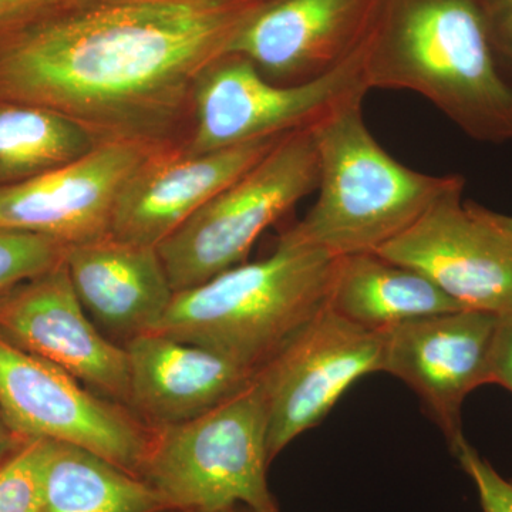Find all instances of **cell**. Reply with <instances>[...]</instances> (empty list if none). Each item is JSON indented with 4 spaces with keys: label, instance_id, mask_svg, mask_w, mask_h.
<instances>
[{
    "label": "cell",
    "instance_id": "cell-16",
    "mask_svg": "<svg viewBox=\"0 0 512 512\" xmlns=\"http://www.w3.org/2000/svg\"><path fill=\"white\" fill-rule=\"evenodd\" d=\"M67 272L89 318L107 338L153 332L174 299L157 248L109 234L67 248Z\"/></svg>",
    "mask_w": 512,
    "mask_h": 512
},
{
    "label": "cell",
    "instance_id": "cell-17",
    "mask_svg": "<svg viewBox=\"0 0 512 512\" xmlns=\"http://www.w3.org/2000/svg\"><path fill=\"white\" fill-rule=\"evenodd\" d=\"M128 406L158 426L201 416L248 386L256 372L210 349L147 332L124 343Z\"/></svg>",
    "mask_w": 512,
    "mask_h": 512
},
{
    "label": "cell",
    "instance_id": "cell-11",
    "mask_svg": "<svg viewBox=\"0 0 512 512\" xmlns=\"http://www.w3.org/2000/svg\"><path fill=\"white\" fill-rule=\"evenodd\" d=\"M500 316L461 311L409 320L383 333L382 372L406 383L453 450L466 439L461 409L490 384Z\"/></svg>",
    "mask_w": 512,
    "mask_h": 512
},
{
    "label": "cell",
    "instance_id": "cell-6",
    "mask_svg": "<svg viewBox=\"0 0 512 512\" xmlns=\"http://www.w3.org/2000/svg\"><path fill=\"white\" fill-rule=\"evenodd\" d=\"M311 127L292 131L157 247L174 292L245 264L266 228L318 188Z\"/></svg>",
    "mask_w": 512,
    "mask_h": 512
},
{
    "label": "cell",
    "instance_id": "cell-13",
    "mask_svg": "<svg viewBox=\"0 0 512 512\" xmlns=\"http://www.w3.org/2000/svg\"><path fill=\"white\" fill-rule=\"evenodd\" d=\"M0 336L128 406L126 348L107 338L84 311L64 261L0 296Z\"/></svg>",
    "mask_w": 512,
    "mask_h": 512
},
{
    "label": "cell",
    "instance_id": "cell-23",
    "mask_svg": "<svg viewBox=\"0 0 512 512\" xmlns=\"http://www.w3.org/2000/svg\"><path fill=\"white\" fill-rule=\"evenodd\" d=\"M451 453L476 485L483 512H512V478L500 476L467 439L461 440Z\"/></svg>",
    "mask_w": 512,
    "mask_h": 512
},
{
    "label": "cell",
    "instance_id": "cell-14",
    "mask_svg": "<svg viewBox=\"0 0 512 512\" xmlns=\"http://www.w3.org/2000/svg\"><path fill=\"white\" fill-rule=\"evenodd\" d=\"M382 0H268L229 53L247 57L276 84L313 82L366 42Z\"/></svg>",
    "mask_w": 512,
    "mask_h": 512
},
{
    "label": "cell",
    "instance_id": "cell-25",
    "mask_svg": "<svg viewBox=\"0 0 512 512\" xmlns=\"http://www.w3.org/2000/svg\"><path fill=\"white\" fill-rule=\"evenodd\" d=\"M67 0H0V37L52 12Z\"/></svg>",
    "mask_w": 512,
    "mask_h": 512
},
{
    "label": "cell",
    "instance_id": "cell-12",
    "mask_svg": "<svg viewBox=\"0 0 512 512\" xmlns=\"http://www.w3.org/2000/svg\"><path fill=\"white\" fill-rule=\"evenodd\" d=\"M160 147L104 141L79 160L22 183L2 185L0 229L42 235L66 248L106 237L121 191Z\"/></svg>",
    "mask_w": 512,
    "mask_h": 512
},
{
    "label": "cell",
    "instance_id": "cell-19",
    "mask_svg": "<svg viewBox=\"0 0 512 512\" xmlns=\"http://www.w3.org/2000/svg\"><path fill=\"white\" fill-rule=\"evenodd\" d=\"M143 478L72 444L49 440L39 512H164Z\"/></svg>",
    "mask_w": 512,
    "mask_h": 512
},
{
    "label": "cell",
    "instance_id": "cell-3",
    "mask_svg": "<svg viewBox=\"0 0 512 512\" xmlns=\"http://www.w3.org/2000/svg\"><path fill=\"white\" fill-rule=\"evenodd\" d=\"M336 259L286 229L268 258L175 292L153 332L258 372L328 306Z\"/></svg>",
    "mask_w": 512,
    "mask_h": 512
},
{
    "label": "cell",
    "instance_id": "cell-31",
    "mask_svg": "<svg viewBox=\"0 0 512 512\" xmlns=\"http://www.w3.org/2000/svg\"><path fill=\"white\" fill-rule=\"evenodd\" d=\"M192 512H195V511H192Z\"/></svg>",
    "mask_w": 512,
    "mask_h": 512
},
{
    "label": "cell",
    "instance_id": "cell-20",
    "mask_svg": "<svg viewBox=\"0 0 512 512\" xmlns=\"http://www.w3.org/2000/svg\"><path fill=\"white\" fill-rule=\"evenodd\" d=\"M104 143L45 107L0 103V187L79 160Z\"/></svg>",
    "mask_w": 512,
    "mask_h": 512
},
{
    "label": "cell",
    "instance_id": "cell-21",
    "mask_svg": "<svg viewBox=\"0 0 512 512\" xmlns=\"http://www.w3.org/2000/svg\"><path fill=\"white\" fill-rule=\"evenodd\" d=\"M67 248L30 232L0 229V296L62 264Z\"/></svg>",
    "mask_w": 512,
    "mask_h": 512
},
{
    "label": "cell",
    "instance_id": "cell-1",
    "mask_svg": "<svg viewBox=\"0 0 512 512\" xmlns=\"http://www.w3.org/2000/svg\"><path fill=\"white\" fill-rule=\"evenodd\" d=\"M268 0H67L0 37V103L45 107L100 141L167 146L202 73Z\"/></svg>",
    "mask_w": 512,
    "mask_h": 512
},
{
    "label": "cell",
    "instance_id": "cell-8",
    "mask_svg": "<svg viewBox=\"0 0 512 512\" xmlns=\"http://www.w3.org/2000/svg\"><path fill=\"white\" fill-rule=\"evenodd\" d=\"M0 410L25 439L72 444L141 477L154 430L62 367L0 336Z\"/></svg>",
    "mask_w": 512,
    "mask_h": 512
},
{
    "label": "cell",
    "instance_id": "cell-15",
    "mask_svg": "<svg viewBox=\"0 0 512 512\" xmlns=\"http://www.w3.org/2000/svg\"><path fill=\"white\" fill-rule=\"evenodd\" d=\"M285 136L259 138L204 154L187 153L170 144L157 148L121 191L110 234L157 248Z\"/></svg>",
    "mask_w": 512,
    "mask_h": 512
},
{
    "label": "cell",
    "instance_id": "cell-28",
    "mask_svg": "<svg viewBox=\"0 0 512 512\" xmlns=\"http://www.w3.org/2000/svg\"><path fill=\"white\" fill-rule=\"evenodd\" d=\"M488 215H490L491 221L497 225L501 231L507 235L508 238L512 241V217L511 215L498 214V212H494L488 210Z\"/></svg>",
    "mask_w": 512,
    "mask_h": 512
},
{
    "label": "cell",
    "instance_id": "cell-4",
    "mask_svg": "<svg viewBox=\"0 0 512 512\" xmlns=\"http://www.w3.org/2000/svg\"><path fill=\"white\" fill-rule=\"evenodd\" d=\"M363 101H348L311 127L319 197L292 227L335 258L379 251L419 220L457 175L419 173L390 156L366 126Z\"/></svg>",
    "mask_w": 512,
    "mask_h": 512
},
{
    "label": "cell",
    "instance_id": "cell-18",
    "mask_svg": "<svg viewBox=\"0 0 512 512\" xmlns=\"http://www.w3.org/2000/svg\"><path fill=\"white\" fill-rule=\"evenodd\" d=\"M328 305L376 333L409 320L463 309L426 276L377 252L336 259Z\"/></svg>",
    "mask_w": 512,
    "mask_h": 512
},
{
    "label": "cell",
    "instance_id": "cell-22",
    "mask_svg": "<svg viewBox=\"0 0 512 512\" xmlns=\"http://www.w3.org/2000/svg\"><path fill=\"white\" fill-rule=\"evenodd\" d=\"M47 446L30 439L0 466V512H39Z\"/></svg>",
    "mask_w": 512,
    "mask_h": 512
},
{
    "label": "cell",
    "instance_id": "cell-7",
    "mask_svg": "<svg viewBox=\"0 0 512 512\" xmlns=\"http://www.w3.org/2000/svg\"><path fill=\"white\" fill-rule=\"evenodd\" d=\"M363 46L326 76L291 86L269 82L247 57H222L195 84L194 130L184 150L204 154L284 136L312 127L348 101L366 97Z\"/></svg>",
    "mask_w": 512,
    "mask_h": 512
},
{
    "label": "cell",
    "instance_id": "cell-5",
    "mask_svg": "<svg viewBox=\"0 0 512 512\" xmlns=\"http://www.w3.org/2000/svg\"><path fill=\"white\" fill-rule=\"evenodd\" d=\"M268 434V404L254 377L201 416L156 427L141 478L170 511L224 512L244 504L278 512L266 483Z\"/></svg>",
    "mask_w": 512,
    "mask_h": 512
},
{
    "label": "cell",
    "instance_id": "cell-30",
    "mask_svg": "<svg viewBox=\"0 0 512 512\" xmlns=\"http://www.w3.org/2000/svg\"><path fill=\"white\" fill-rule=\"evenodd\" d=\"M224 512H235V510H228V511H224Z\"/></svg>",
    "mask_w": 512,
    "mask_h": 512
},
{
    "label": "cell",
    "instance_id": "cell-29",
    "mask_svg": "<svg viewBox=\"0 0 512 512\" xmlns=\"http://www.w3.org/2000/svg\"><path fill=\"white\" fill-rule=\"evenodd\" d=\"M235 512H256V511H252V510H248V508H241V510H235Z\"/></svg>",
    "mask_w": 512,
    "mask_h": 512
},
{
    "label": "cell",
    "instance_id": "cell-10",
    "mask_svg": "<svg viewBox=\"0 0 512 512\" xmlns=\"http://www.w3.org/2000/svg\"><path fill=\"white\" fill-rule=\"evenodd\" d=\"M383 333L372 332L326 306L255 379L269 414V461L296 437L322 423L352 384L382 372Z\"/></svg>",
    "mask_w": 512,
    "mask_h": 512
},
{
    "label": "cell",
    "instance_id": "cell-9",
    "mask_svg": "<svg viewBox=\"0 0 512 512\" xmlns=\"http://www.w3.org/2000/svg\"><path fill=\"white\" fill-rule=\"evenodd\" d=\"M453 183L377 254L426 276L463 309L512 316V241Z\"/></svg>",
    "mask_w": 512,
    "mask_h": 512
},
{
    "label": "cell",
    "instance_id": "cell-24",
    "mask_svg": "<svg viewBox=\"0 0 512 512\" xmlns=\"http://www.w3.org/2000/svg\"><path fill=\"white\" fill-rule=\"evenodd\" d=\"M495 52L512 77V0H483Z\"/></svg>",
    "mask_w": 512,
    "mask_h": 512
},
{
    "label": "cell",
    "instance_id": "cell-2",
    "mask_svg": "<svg viewBox=\"0 0 512 512\" xmlns=\"http://www.w3.org/2000/svg\"><path fill=\"white\" fill-rule=\"evenodd\" d=\"M363 73L369 90L420 94L474 140L512 141V77L483 0H382Z\"/></svg>",
    "mask_w": 512,
    "mask_h": 512
},
{
    "label": "cell",
    "instance_id": "cell-27",
    "mask_svg": "<svg viewBox=\"0 0 512 512\" xmlns=\"http://www.w3.org/2000/svg\"><path fill=\"white\" fill-rule=\"evenodd\" d=\"M28 440L30 439H25V437L20 436L10 427L8 420H6L2 410H0V466L8 458L12 457Z\"/></svg>",
    "mask_w": 512,
    "mask_h": 512
},
{
    "label": "cell",
    "instance_id": "cell-26",
    "mask_svg": "<svg viewBox=\"0 0 512 512\" xmlns=\"http://www.w3.org/2000/svg\"><path fill=\"white\" fill-rule=\"evenodd\" d=\"M490 384H498L512 393V316L501 318L491 360Z\"/></svg>",
    "mask_w": 512,
    "mask_h": 512
}]
</instances>
